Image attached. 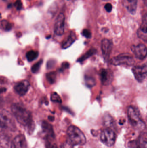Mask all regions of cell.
I'll return each instance as SVG.
<instances>
[{
  "instance_id": "obj_1",
  "label": "cell",
  "mask_w": 147,
  "mask_h": 148,
  "mask_svg": "<svg viewBox=\"0 0 147 148\" xmlns=\"http://www.w3.org/2000/svg\"><path fill=\"white\" fill-rule=\"evenodd\" d=\"M11 111L18 122L28 130H32L33 121L31 112L23 105L15 103L11 106Z\"/></svg>"
},
{
  "instance_id": "obj_2",
  "label": "cell",
  "mask_w": 147,
  "mask_h": 148,
  "mask_svg": "<svg viewBox=\"0 0 147 148\" xmlns=\"http://www.w3.org/2000/svg\"><path fill=\"white\" fill-rule=\"evenodd\" d=\"M68 143L72 146H83L86 143V138L83 132L77 127L70 126L67 130Z\"/></svg>"
},
{
  "instance_id": "obj_3",
  "label": "cell",
  "mask_w": 147,
  "mask_h": 148,
  "mask_svg": "<svg viewBox=\"0 0 147 148\" xmlns=\"http://www.w3.org/2000/svg\"><path fill=\"white\" fill-rule=\"evenodd\" d=\"M127 114L129 122L134 128L139 130H142L146 127V123L142 118L139 110L133 106L127 108Z\"/></svg>"
},
{
  "instance_id": "obj_4",
  "label": "cell",
  "mask_w": 147,
  "mask_h": 148,
  "mask_svg": "<svg viewBox=\"0 0 147 148\" xmlns=\"http://www.w3.org/2000/svg\"><path fill=\"white\" fill-rule=\"evenodd\" d=\"M1 127L3 129L14 131L16 125L13 115L7 110H2L1 112Z\"/></svg>"
},
{
  "instance_id": "obj_5",
  "label": "cell",
  "mask_w": 147,
  "mask_h": 148,
  "mask_svg": "<svg viewBox=\"0 0 147 148\" xmlns=\"http://www.w3.org/2000/svg\"><path fill=\"white\" fill-rule=\"evenodd\" d=\"M110 63L115 66H132L134 64L135 61L133 56L129 53H122L111 59Z\"/></svg>"
},
{
  "instance_id": "obj_6",
  "label": "cell",
  "mask_w": 147,
  "mask_h": 148,
  "mask_svg": "<svg viewBox=\"0 0 147 148\" xmlns=\"http://www.w3.org/2000/svg\"><path fill=\"white\" fill-rule=\"evenodd\" d=\"M116 136L115 132L111 128H107L102 131L100 139L103 144L108 147H111L115 143Z\"/></svg>"
},
{
  "instance_id": "obj_7",
  "label": "cell",
  "mask_w": 147,
  "mask_h": 148,
  "mask_svg": "<svg viewBox=\"0 0 147 148\" xmlns=\"http://www.w3.org/2000/svg\"><path fill=\"white\" fill-rule=\"evenodd\" d=\"M132 71L138 82H143L147 77V63L141 66H135L133 68Z\"/></svg>"
},
{
  "instance_id": "obj_8",
  "label": "cell",
  "mask_w": 147,
  "mask_h": 148,
  "mask_svg": "<svg viewBox=\"0 0 147 148\" xmlns=\"http://www.w3.org/2000/svg\"><path fill=\"white\" fill-rule=\"evenodd\" d=\"M65 16L60 13L57 16L54 25V33L58 36H62L64 33Z\"/></svg>"
},
{
  "instance_id": "obj_9",
  "label": "cell",
  "mask_w": 147,
  "mask_h": 148,
  "mask_svg": "<svg viewBox=\"0 0 147 148\" xmlns=\"http://www.w3.org/2000/svg\"><path fill=\"white\" fill-rule=\"evenodd\" d=\"M131 50L135 57L140 60H143L147 56V48L144 44H140L133 45Z\"/></svg>"
},
{
  "instance_id": "obj_10",
  "label": "cell",
  "mask_w": 147,
  "mask_h": 148,
  "mask_svg": "<svg viewBox=\"0 0 147 148\" xmlns=\"http://www.w3.org/2000/svg\"><path fill=\"white\" fill-rule=\"evenodd\" d=\"M99 75L102 83L104 85H109L114 78L113 72L109 69H102L100 70Z\"/></svg>"
},
{
  "instance_id": "obj_11",
  "label": "cell",
  "mask_w": 147,
  "mask_h": 148,
  "mask_svg": "<svg viewBox=\"0 0 147 148\" xmlns=\"http://www.w3.org/2000/svg\"><path fill=\"white\" fill-rule=\"evenodd\" d=\"M30 84L27 80H23L16 83L14 89L18 95L21 96L25 95L29 90Z\"/></svg>"
},
{
  "instance_id": "obj_12",
  "label": "cell",
  "mask_w": 147,
  "mask_h": 148,
  "mask_svg": "<svg viewBox=\"0 0 147 148\" xmlns=\"http://www.w3.org/2000/svg\"><path fill=\"white\" fill-rule=\"evenodd\" d=\"M103 55L105 60H107L111 54L113 48V42L112 41L108 39H104L102 40L101 44Z\"/></svg>"
},
{
  "instance_id": "obj_13",
  "label": "cell",
  "mask_w": 147,
  "mask_h": 148,
  "mask_svg": "<svg viewBox=\"0 0 147 148\" xmlns=\"http://www.w3.org/2000/svg\"><path fill=\"white\" fill-rule=\"evenodd\" d=\"M27 144L25 136L20 134L16 136L11 142L10 148H27Z\"/></svg>"
},
{
  "instance_id": "obj_14",
  "label": "cell",
  "mask_w": 147,
  "mask_h": 148,
  "mask_svg": "<svg viewBox=\"0 0 147 148\" xmlns=\"http://www.w3.org/2000/svg\"><path fill=\"white\" fill-rule=\"evenodd\" d=\"M137 0H123V4L131 14H135L137 8Z\"/></svg>"
},
{
  "instance_id": "obj_15",
  "label": "cell",
  "mask_w": 147,
  "mask_h": 148,
  "mask_svg": "<svg viewBox=\"0 0 147 148\" xmlns=\"http://www.w3.org/2000/svg\"><path fill=\"white\" fill-rule=\"evenodd\" d=\"M76 40V35L75 33L73 32H71L67 38H66L62 42V48L63 49H66L68 48L73 44Z\"/></svg>"
},
{
  "instance_id": "obj_16",
  "label": "cell",
  "mask_w": 147,
  "mask_h": 148,
  "mask_svg": "<svg viewBox=\"0 0 147 148\" xmlns=\"http://www.w3.org/2000/svg\"><path fill=\"white\" fill-rule=\"evenodd\" d=\"M137 148H147V134L142 133L136 142Z\"/></svg>"
},
{
  "instance_id": "obj_17",
  "label": "cell",
  "mask_w": 147,
  "mask_h": 148,
  "mask_svg": "<svg viewBox=\"0 0 147 148\" xmlns=\"http://www.w3.org/2000/svg\"><path fill=\"white\" fill-rule=\"evenodd\" d=\"M96 53V49H89V51H87L80 58H79L77 60V62L82 63V62L85 61V60H87L88 58L95 54Z\"/></svg>"
},
{
  "instance_id": "obj_18",
  "label": "cell",
  "mask_w": 147,
  "mask_h": 148,
  "mask_svg": "<svg viewBox=\"0 0 147 148\" xmlns=\"http://www.w3.org/2000/svg\"><path fill=\"white\" fill-rule=\"evenodd\" d=\"M104 123L106 127L108 128H110V127L114 126V121L110 115L109 114H106L104 117Z\"/></svg>"
},
{
  "instance_id": "obj_19",
  "label": "cell",
  "mask_w": 147,
  "mask_h": 148,
  "mask_svg": "<svg viewBox=\"0 0 147 148\" xmlns=\"http://www.w3.org/2000/svg\"><path fill=\"white\" fill-rule=\"evenodd\" d=\"M39 52L34 50H30L26 53V57L28 62H32L34 60L39 56Z\"/></svg>"
},
{
  "instance_id": "obj_20",
  "label": "cell",
  "mask_w": 147,
  "mask_h": 148,
  "mask_svg": "<svg viewBox=\"0 0 147 148\" xmlns=\"http://www.w3.org/2000/svg\"><path fill=\"white\" fill-rule=\"evenodd\" d=\"M42 129L44 132L45 133H47L48 135L51 136H52L53 134L52 127L51 124H49L47 122L43 121L42 123Z\"/></svg>"
},
{
  "instance_id": "obj_21",
  "label": "cell",
  "mask_w": 147,
  "mask_h": 148,
  "mask_svg": "<svg viewBox=\"0 0 147 148\" xmlns=\"http://www.w3.org/2000/svg\"><path fill=\"white\" fill-rule=\"evenodd\" d=\"M85 82L86 86L89 88H92L96 84V81L95 78L90 76H85Z\"/></svg>"
},
{
  "instance_id": "obj_22",
  "label": "cell",
  "mask_w": 147,
  "mask_h": 148,
  "mask_svg": "<svg viewBox=\"0 0 147 148\" xmlns=\"http://www.w3.org/2000/svg\"><path fill=\"white\" fill-rule=\"evenodd\" d=\"M140 30L142 33L147 34V14L143 16Z\"/></svg>"
},
{
  "instance_id": "obj_23",
  "label": "cell",
  "mask_w": 147,
  "mask_h": 148,
  "mask_svg": "<svg viewBox=\"0 0 147 148\" xmlns=\"http://www.w3.org/2000/svg\"><path fill=\"white\" fill-rule=\"evenodd\" d=\"M43 63V60H41L33 65L31 68V71L34 74L37 73L40 69L41 66Z\"/></svg>"
},
{
  "instance_id": "obj_24",
  "label": "cell",
  "mask_w": 147,
  "mask_h": 148,
  "mask_svg": "<svg viewBox=\"0 0 147 148\" xmlns=\"http://www.w3.org/2000/svg\"><path fill=\"white\" fill-rule=\"evenodd\" d=\"M46 78L48 82L53 84L55 82L56 79V73L55 72H52L48 73L46 75Z\"/></svg>"
},
{
  "instance_id": "obj_25",
  "label": "cell",
  "mask_w": 147,
  "mask_h": 148,
  "mask_svg": "<svg viewBox=\"0 0 147 148\" xmlns=\"http://www.w3.org/2000/svg\"><path fill=\"white\" fill-rule=\"evenodd\" d=\"M1 27L5 31H9L12 29V25L6 20H2L1 21Z\"/></svg>"
},
{
  "instance_id": "obj_26",
  "label": "cell",
  "mask_w": 147,
  "mask_h": 148,
  "mask_svg": "<svg viewBox=\"0 0 147 148\" xmlns=\"http://www.w3.org/2000/svg\"><path fill=\"white\" fill-rule=\"evenodd\" d=\"M51 100L52 101L54 102H57L58 103H62L61 97L56 92H53L52 93L51 96Z\"/></svg>"
},
{
  "instance_id": "obj_27",
  "label": "cell",
  "mask_w": 147,
  "mask_h": 148,
  "mask_svg": "<svg viewBox=\"0 0 147 148\" xmlns=\"http://www.w3.org/2000/svg\"><path fill=\"white\" fill-rule=\"evenodd\" d=\"M82 35L87 39H90L91 37V32L88 29H84L82 32Z\"/></svg>"
},
{
  "instance_id": "obj_28",
  "label": "cell",
  "mask_w": 147,
  "mask_h": 148,
  "mask_svg": "<svg viewBox=\"0 0 147 148\" xmlns=\"http://www.w3.org/2000/svg\"><path fill=\"white\" fill-rule=\"evenodd\" d=\"M15 7L16 8V9L20 10L22 8V4L20 0H17L14 3Z\"/></svg>"
},
{
  "instance_id": "obj_29",
  "label": "cell",
  "mask_w": 147,
  "mask_h": 148,
  "mask_svg": "<svg viewBox=\"0 0 147 148\" xmlns=\"http://www.w3.org/2000/svg\"><path fill=\"white\" fill-rule=\"evenodd\" d=\"M105 10H106V11L108 12H110L112 10V8H113V7H112V5H111L110 3H108L105 5Z\"/></svg>"
},
{
  "instance_id": "obj_30",
  "label": "cell",
  "mask_w": 147,
  "mask_h": 148,
  "mask_svg": "<svg viewBox=\"0 0 147 148\" xmlns=\"http://www.w3.org/2000/svg\"><path fill=\"white\" fill-rule=\"evenodd\" d=\"M69 67V64L67 62H64V63H62V66H61V69L60 70L62 71V70H64L68 68Z\"/></svg>"
},
{
  "instance_id": "obj_31",
  "label": "cell",
  "mask_w": 147,
  "mask_h": 148,
  "mask_svg": "<svg viewBox=\"0 0 147 148\" xmlns=\"http://www.w3.org/2000/svg\"><path fill=\"white\" fill-rule=\"evenodd\" d=\"M55 64V62L54 61L51 60L48 62L47 63V68L49 69L52 68L53 67L54 65Z\"/></svg>"
},
{
  "instance_id": "obj_32",
  "label": "cell",
  "mask_w": 147,
  "mask_h": 148,
  "mask_svg": "<svg viewBox=\"0 0 147 148\" xmlns=\"http://www.w3.org/2000/svg\"><path fill=\"white\" fill-rule=\"evenodd\" d=\"M143 1L145 5L147 7V0H143Z\"/></svg>"
},
{
  "instance_id": "obj_33",
  "label": "cell",
  "mask_w": 147,
  "mask_h": 148,
  "mask_svg": "<svg viewBox=\"0 0 147 148\" xmlns=\"http://www.w3.org/2000/svg\"><path fill=\"white\" fill-rule=\"evenodd\" d=\"M48 118H49V120H51V121H52V120H54V117H52V116H49Z\"/></svg>"
}]
</instances>
